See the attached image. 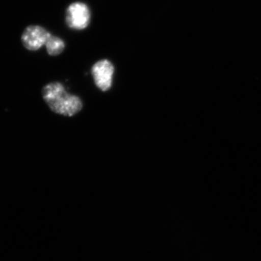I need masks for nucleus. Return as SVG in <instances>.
<instances>
[{"label": "nucleus", "instance_id": "obj_1", "mask_svg": "<svg viewBox=\"0 0 261 261\" xmlns=\"http://www.w3.org/2000/svg\"><path fill=\"white\" fill-rule=\"evenodd\" d=\"M42 94L48 107L57 114L71 117L80 113L83 108L80 98L67 92L64 86L58 82L44 86Z\"/></svg>", "mask_w": 261, "mask_h": 261}, {"label": "nucleus", "instance_id": "obj_2", "mask_svg": "<svg viewBox=\"0 0 261 261\" xmlns=\"http://www.w3.org/2000/svg\"><path fill=\"white\" fill-rule=\"evenodd\" d=\"M90 18V10L83 3L76 2L70 5L67 9L66 23L70 29L83 30L88 27Z\"/></svg>", "mask_w": 261, "mask_h": 261}, {"label": "nucleus", "instance_id": "obj_3", "mask_svg": "<svg viewBox=\"0 0 261 261\" xmlns=\"http://www.w3.org/2000/svg\"><path fill=\"white\" fill-rule=\"evenodd\" d=\"M92 73L94 83L100 90L106 92L111 88L114 66L111 61L104 59L97 62L92 66Z\"/></svg>", "mask_w": 261, "mask_h": 261}, {"label": "nucleus", "instance_id": "obj_4", "mask_svg": "<svg viewBox=\"0 0 261 261\" xmlns=\"http://www.w3.org/2000/svg\"><path fill=\"white\" fill-rule=\"evenodd\" d=\"M51 34L46 29L39 25H31L25 29L22 35L21 41L25 49L37 51L46 44Z\"/></svg>", "mask_w": 261, "mask_h": 261}, {"label": "nucleus", "instance_id": "obj_5", "mask_svg": "<svg viewBox=\"0 0 261 261\" xmlns=\"http://www.w3.org/2000/svg\"><path fill=\"white\" fill-rule=\"evenodd\" d=\"M45 45L48 54L51 56H59L65 49V43L63 40L55 36L50 35Z\"/></svg>", "mask_w": 261, "mask_h": 261}]
</instances>
